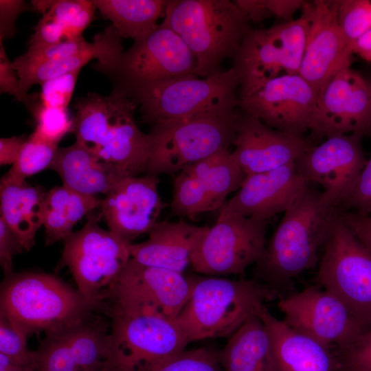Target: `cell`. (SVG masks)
<instances>
[{
	"mask_svg": "<svg viewBox=\"0 0 371 371\" xmlns=\"http://www.w3.org/2000/svg\"><path fill=\"white\" fill-rule=\"evenodd\" d=\"M233 146V159L249 176L293 164L313 144L304 136L276 130L240 111Z\"/></svg>",
	"mask_w": 371,
	"mask_h": 371,
	"instance_id": "21",
	"label": "cell"
},
{
	"mask_svg": "<svg viewBox=\"0 0 371 371\" xmlns=\"http://www.w3.org/2000/svg\"><path fill=\"white\" fill-rule=\"evenodd\" d=\"M90 216L65 240L62 265L69 269L77 290L88 301L105 306L104 299L131 258L130 243L98 224Z\"/></svg>",
	"mask_w": 371,
	"mask_h": 371,
	"instance_id": "10",
	"label": "cell"
},
{
	"mask_svg": "<svg viewBox=\"0 0 371 371\" xmlns=\"http://www.w3.org/2000/svg\"><path fill=\"white\" fill-rule=\"evenodd\" d=\"M217 353L224 371H277L270 337L258 314L230 336Z\"/></svg>",
	"mask_w": 371,
	"mask_h": 371,
	"instance_id": "30",
	"label": "cell"
},
{
	"mask_svg": "<svg viewBox=\"0 0 371 371\" xmlns=\"http://www.w3.org/2000/svg\"><path fill=\"white\" fill-rule=\"evenodd\" d=\"M75 109L71 132L76 143L128 177L146 173L148 137L135 122L137 106L131 98L115 89L109 95L88 93Z\"/></svg>",
	"mask_w": 371,
	"mask_h": 371,
	"instance_id": "2",
	"label": "cell"
},
{
	"mask_svg": "<svg viewBox=\"0 0 371 371\" xmlns=\"http://www.w3.org/2000/svg\"><path fill=\"white\" fill-rule=\"evenodd\" d=\"M310 27L299 74L320 93L339 70L351 66L353 55L339 24L333 1H306Z\"/></svg>",
	"mask_w": 371,
	"mask_h": 371,
	"instance_id": "20",
	"label": "cell"
},
{
	"mask_svg": "<svg viewBox=\"0 0 371 371\" xmlns=\"http://www.w3.org/2000/svg\"><path fill=\"white\" fill-rule=\"evenodd\" d=\"M207 228L183 221L157 222L146 240L130 243L131 258L144 265L183 273L191 266L194 251Z\"/></svg>",
	"mask_w": 371,
	"mask_h": 371,
	"instance_id": "25",
	"label": "cell"
},
{
	"mask_svg": "<svg viewBox=\"0 0 371 371\" xmlns=\"http://www.w3.org/2000/svg\"><path fill=\"white\" fill-rule=\"evenodd\" d=\"M352 49L353 54L371 63V29L355 41Z\"/></svg>",
	"mask_w": 371,
	"mask_h": 371,
	"instance_id": "50",
	"label": "cell"
},
{
	"mask_svg": "<svg viewBox=\"0 0 371 371\" xmlns=\"http://www.w3.org/2000/svg\"><path fill=\"white\" fill-rule=\"evenodd\" d=\"M238 112L161 122L148 134L146 175H177L187 166L233 145Z\"/></svg>",
	"mask_w": 371,
	"mask_h": 371,
	"instance_id": "7",
	"label": "cell"
},
{
	"mask_svg": "<svg viewBox=\"0 0 371 371\" xmlns=\"http://www.w3.org/2000/svg\"><path fill=\"white\" fill-rule=\"evenodd\" d=\"M80 71L69 72L43 84L40 94L43 104L67 109Z\"/></svg>",
	"mask_w": 371,
	"mask_h": 371,
	"instance_id": "44",
	"label": "cell"
},
{
	"mask_svg": "<svg viewBox=\"0 0 371 371\" xmlns=\"http://www.w3.org/2000/svg\"><path fill=\"white\" fill-rule=\"evenodd\" d=\"M0 371H36V366L15 363L7 356L0 353Z\"/></svg>",
	"mask_w": 371,
	"mask_h": 371,
	"instance_id": "51",
	"label": "cell"
},
{
	"mask_svg": "<svg viewBox=\"0 0 371 371\" xmlns=\"http://www.w3.org/2000/svg\"><path fill=\"white\" fill-rule=\"evenodd\" d=\"M36 128L30 137L57 145L62 138L71 132L74 119H71L67 108L47 106L43 104L32 115Z\"/></svg>",
	"mask_w": 371,
	"mask_h": 371,
	"instance_id": "37",
	"label": "cell"
},
{
	"mask_svg": "<svg viewBox=\"0 0 371 371\" xmlns=\"http://www.w3.org/2000/svg\"><path fill=\"white\" fill-rule=\"evenodd\" d=\"M300 17L264 29H252L232 58L238 89L286 74H299L310 27L303 9Z\"/></svg>",
	"mask_w": 371,
	"mask_h": 371,
	"instance_id": "12",
	"label": "cell"
},
{
	"mask_svg": "<svg viewBox=\"0 0 371 371\" xmlns=\"http://www.w3.org/2000/svg\"><path fill=\"white\" fill-rule=\"evenodd\" d=\"M46 192L25 181L3 176L0 183L1 218L13 232L24 251L35 244V236L43 225Z\"/></svg>",
	"mask_w": 371,
	"mask_h": 371,
	"instance_id": "28",
	"label": "cell"
},
{
	"mask_svg": "<svg viewBox=\"0 0 371 371\" xmlns=\"http://www.w3.org/2000/svg\"><path fill=\"white\" fill-rule=\"evenodd\" d=\"M144 371H224L217 352L206 348L183 350Z\"/></svg>",
	"mask_w": 371,
	"mask_h": 371,
	"instance_id": "36",
	"label": "cell"
},
{
	"mask_svg": "<svg viewBox=\"0 0 371 371\" xmlns=\"http://www.w3.org/2000/svg\"><path fill=\"white\" fill-rule=\"evenodd\" d=\"M339 197L307 186L284 212L256 263V278L280 291L293 278L313 268L335 220L344 212Z\"/></svg>",
	"mask_w": 371,
	"mask_h": 371,
	"instance_id": "1",
	"label": "cell"
},
{
	"mask_svg": "<svg viewBox=\"0 0 371 371\" xmlns=\"http://www.w3.org/2000/svg\"><path fill=\"white\" fill-rule=\"evenodd\" d=\"M341 218L360 242L371 252V216L342 212Z\"/></svg>",
	"mask_w": 371,
	"mask_h": 371,
	"instance_id": "48",
	"label": "cell"
},
{
	"mask_svg": "<svg viewBox=\"0 0 371 371\" xmlns=\"http://www.w3.org/2000/svg\"><path fill=\"white\" fill-rule=\"evenodd\" d=\"M49 168L58 174L63 186L91 196L106 194L123 179L131 177L76 142L58 148Z\"/></svg>",
	"mask_w": 371,
	"mask_h": 371,
	"instance_id": "27",
	"label": "cell"
},
{
	"mask_svg": "<svg viewBox=\"0 0 371 371\" xmlns=\"http://www.w3.org/2000/svg\"><path fill=\"white\" fill-rule=\"evenodd\" d=\"M92 68L106 76L113 89L125 90L188 75H196L195 58L182 38L161 24L109 65Z\"/></svg>",
	"mask_w": 371,
	"mask_h": 371,
	"instance_id": "11",
	"label": "cell"
},
{
	"mask_svg": "<svg viewBox=\"0 0 371 371\" xmlns=\"http://www.w3.org/2000/svg\"><path fill=\"white\" fill-rule=\"evenodd\" d=\"M121 39L122 37L111 25L103 32L95 35L91 48L75 56L30 65L13 63L20 81L21 93L28 98L31 94L27 92L32 85L38 84L41 86L50 80L80 70L92 59H98L97 63L101 65L115 61L124 52Z\"/></svg>",
	"mask_w": 371,
	"mask_h": 371,
	"instance_id": "29",
	"label": "cell"
},
{
	"mask_svg": "<svg viewBox=\"0 0 371 371\" xmlns=\"http://www.w3.org/2000/svg\"><path fill=\"white\" fill-rule=\"evenodd\" d=\"M193 278L144 265L131 258L106 294V312L146 313L175 319L192 287Z\"/></svg>",
	"mask_w": 371,
	"mask_h": 371,
	"instance_id": "15",
	"label": "cell"
},
{
	"mask_svg": "<svg viewBox=\"0 0 371 371\" xmlns=\"http://www.w3.org/2000/svg\"><path fill=\"white\" fill-rule=\"evenodd\" d=\"M333 2L340 27L352 48L355 41L371 29V1L335 0Z\"/></svg>",
	"mask_w": 371,
	"mask_h": 371,
	"instance_id": "35",
	"label": "cell"
},
{
	"mask_svg": "<svg viewBox=\"0 0 371 371\" xmlns=\"http://www.w3.org/2000/svg\"><path fill=\"white\" fill-rule=\"evenodd\" d=\"M105 306L86 300L56 276L38 272L12 273L0 288V314L27 337L45 334L80 320Z\"/></svg>",
	"mask_w": 371,
	"mask_h": 371,
	"instance_id": "5",
	"label": "cell"
},
{
	"mask_svg": "<svg viewBox=\"0 0 371 371\" xmlns=\"http://www.w3.org/2000/svg\"><path fill=\"white\" fill-rule=\"evenodd\" d=\"M23 251L13 232L0 217V265L5 276L13 273V258Z\"/></svg>",
	"mask_w": 371,
	"mask_h": 371,
	"instance_id": "46",
	"label": "cell"
},
{
	"mask_svg": "<svg viewBox=\"0 0 371 371\" xmlns=\"http://www.w3.org/2000/svg\"><path fill=\"white\" fill-rule=\"evenodd\" d=\"M341 214L335 220L324 245L317 280L363 326L370 329L371 252L345 223Z\"/></svg>",
	"mask_w": 371,
	"mask_h": 371,
	"instance_id": "9",
	"label": "cell"
},
{
	"mask_svg": "<svg viewBox=\"0 0 371 371\" xmlns=\"http://www.w3.org/2000/svg\"><path fill=\"white\" fill-rule=\"evenodd\" d=\"M55 1H32L31 8L34 11L41 13L43 15L47 12L54 5Z\"/></svg>",
	"mask_w": 371,
	"mask_h": 371,
	"instance_id": "52",
	"label": "cell"
},
{
	"mask_svg": "<svg viewBox=\"0 0 371 371\" xmlns=\"http://www.w3.org/2000/svg\"><path fill=\"white\" fill-rule=\"evenodd\" d=\"M65 40L63 25L47 14L43 15L32 35L28 50L45 48Z\"/></svg>",
	"mask_w": 371,
	"mask_h": 371,
	"instance_id": "45",
	"label": "cell"
},
{
	"mask_svg": "<svg viewBox=\"0 0 371 371\" xmlns=\"http://www.w3.org/2000/svg\"><path fill=\"white\" fill-rule=\"evenodd\" d=\"M0 93H8L23 102L33 114L41 106V100L38 93H33L28 98L24 96L21 91L20 81L17 72L8 58L3 42H0Z\"/></svg>",
	"mask_w": 371,
	"mask_h": 371,
	"instance_id": "43",
	"label": "cell"
},
{
	"mask_svg": "<svg viewBox=\"0 0 371 371\" xmlns=\"http://www.w3.org/2000/svg\"><path fill=\"white\" fill-rule=\"evenodd\" d=\"M58 148L57 145L29 137L17 160L4 176L15 180L25 181L27 177L49 168Z\"/></svg>",
	"mask_w": 371,
	"mask_h": 371,
	"instance_id": "33",
	"label": "cell"
},
{
	"mask_svg": "<svg viewBox=\"0 0 371 371\" xmlns=\"http://www.w3.org/2000/svg\"><path fill=\"white\" fill-rule=\"evenodd\" d=\"M193 287L175 321L190 342L232 336L265 303L282 297L257 280L192 276Z\"/></svg>",
	"mask_w": 371,
	"mask_h": 371,
	"instance_id": "4",
	"label": "cell"
},
{
	"mask_svg": "<svg viewBox=\"0 0 371 371\" xmlns=\"http://www.w3.org/2000/svg\"><path fill=\"white\" fill-rule=\"evenodd\" d=\"M93 42L86 41L82 36L71 40H64L59 43L45 48L27 50L25 54L16 58L13 63L30 65L64 59L89 49L93 45Z\"/></svg>",
	"mask_w": 371,
	"mask_h": 371,
	"instance_id": "41",
	"label": "cell"
},
{
	"mask_svg": "<svg viewBox=\"0 0 371 371\" xmlns=\"http://www.w3.org/2000/svg\"><path fill=\"white\" fill-rule=\"evenodd\" d=\"M267 223L221 207L194 249L191 267L208 276L243 273L265 251Z\"/></svg>",
	"mask_w": 371,
	"mask_h": 371,
	"instance_id": "14",
	"label": "cell"
},
{
	"mask_svg": "<svg viewBox=\"0 0 371 371\" xmlns=\"http://www.w3.org/2000/svg\"><path fill=\"white\" fill-rule=\"evenodd\" d=\"M102 201L63 185L47 192L43 205L45 244L65 241L74 232V225L84 216L100 207Z\"/></svg>",
	"mask_w": 371,
	"mask_h": 371,
	"instance_id": "31",
	"label": "cell"
},
{
	"mask_svg": "<svg viewBox=\"0 0 371 371\" xmlns=\"http://www.w3.org/2000/svg\"><path fill=\"white\" fill-rule=\"evenodd\" d=\"M258 315L270 337L277 371H338L333 348L291 329L265 305Z\"/></svg>",
	"mask_w": 371,
	"mask_h": 371,
	"instance_id": "26",
	"label": "cell"
},
{
	"mask_svg": "<svg viewBox=\"0 0 371 371\" xmlns=\"http://www.w3.org/2000/svg\"><path fill=\"white\" fill-rule=\"evenodd\" d=\"M304 0H235L249 21L258 22L276 17L282 22L293 20L294 14L302 10Z\"/></svg>",
	"mask_w": 371,
	"mask_h": 371,
	"instance_id": "38",
	"label": "cell"
},
{
	"mask_svg": "<svg viewBox=\"0 0 371 371\" xmlns=\"http://www.w3.org/2000/svg\"><path fill=\"white\" fill-rule=\"evenodd\" d=\"M357 133L371 134V83L346 67L324 86L318 100L314 138Z\"/></svg>",
	"mask_w": 371,
	"mask_h": 371,
	"instance_id": "19",
	"label": "cell"
},
{
	"mask_svg": "<svg viewBox=\"0 0 371 371\" xmlns=\"http://www.w3.org/2000/svg\"><path fill=\"white\" fill-rule=\"evenodd\" d=\"M239 78L232 67L207 77L188 75L125 90L150 126L200 115L236 113Z\"/></svg>",
	"mask_w": 371,
	"mask_h": 371,
	"instance_id": "6",
	"label": "cell"
},
{
	"mask_svg": "<svg viewBox=\"0 0 371 371\" xmlns=\"http://www.w3.org/2000/svg\"><path fill=\"white\" fill-rule=\"evenodd\" d=\"M246 177L229 150L191 164L175 175L171 214L194 219L221 208L227 195L239 190Z\"/></svg>",
	"mask_w": 371,
	"mask_h": 371,
	"instance_id": "18",
	"label": "cell"
},
{
	"mask_svg": "<svg viewBox=\"0 0 371 371\" xmlns=\"http://www.w3.org/2000/svg\"><path fill=\"white\" fill-rule=\"evenodd\" d=\"M293 164L249 175L237 193L221 207L231 212L267 221L284 212L308 186Z\"/></svg>",
	"mask_w": 371,
	"mask_h": 371,
	"instance_id": "24",
	"label": "cell"
},
{
	"mask_svg": "<svg viewBox=\"0 0 371 371\" xmlns=\"http://www.w3.org/2000/svg\"><path fill=\"white\" fill-rule=\"evenodd\" d=\"M339 201L344 212L355 209L361 214L371 212V157L351 186L341 194Z\"/></svg>",
	"mask_w": 371,
	"mask_h": 371,
	"instance_id": "40",
	"label": "cell"
},
{
	"mask_svg": "<svg viewBox=\"0 0 371 371\" xmlns=\"http://www.w3.org/2000/svg\"><path fill=\"white\" fill-rule=\"evenodd\" d=\"M109 371H144L186 350L190 343L175 319L110 310Z\"/></svg>",
	"mask_w": 371,
	"mask_h": 371,
	"instance_id": "8",
	"label": "cell"
},
{
	"mask_svg": "<svg viewBox=\"0 0 371 371\" xmlns=\"http://www.w3.org/2000/svg\"><path fill=\"white\" fill-rule=\"evenodd\" d=\"M27 336L8 317L0 314V353L22 366H36L37 352L27 348Z\"/></svg>",
	"mask_w": 371,
	"mask_h": 371,
	"instance_id": "39",
	"label": "cell"
},
{
	"mask_svg": "<svg viewBox=\"0 0 371 371\" xmlns=\"http://www.w3.org/2000/svg\"><path fill=\"white\" fill-rule=\"evenodd\" d=\"M96 9L93 1L58 0L45 14L60 22L64 27L65 40H71L82 36L94 19Z\"/></svg>",
	"mask_w": 371,
	"mask_h": 371,
	"instance_id": "34",
	"label": "cell"
},
{
	"mask_svg": "<svg viewBox=\"0 0 371 371\" xmlns=\"http://www.w3.org/2000/svg\"><path fill=\"white\" fill-rule=\"evenodd\" d=\"M97 9L122 38L134 42L142 40L159 25L157 19L164 10L166 0H94Z\"/></svg>",
	"mask_w": 371,
	"mask_h": 371,
	"instance_id": "32",
	"label": "cell"
},
{
	"mask_svg": "<svg viewBox=\"0 0 371 371\" xmlns=\"http://www.w3.org/2000/svg\"><path fill=\"white\" fill-rule=\"evenodd\" d=\"M29 8L23 0H0V42L15 34L18 16Z\"/></svg>",
	"mask_w": 371,
	"mask_h": 371,
	"instance_id": "47",
	"label": "cell"
},
{
	"mask_svg": "<svg viewBox=\"0 0 371 371\" xmlns=\"http://www.w3.org/2000/svg\"><path fill=\"white\" fill-rule=\"evenodd\" d=\"M161 24L186 44L200 77L221 71L222 63L234 57L252 30L246 15L229 0H168Z\"/></svg>",
	"mask_w": 371,
	"mask_h": 371,
	"instance_id": "3",
	"label": "cell"
},
{
	"mask_svg": "<svg viewBox=\"0 0 371 371\" xmlns=\"http://www.w3.org/2000/svg\"><path fill=\"white\" fill-rule=\"evenodd\" d=\"M319 91L299 74L238 89L240 111L284 133L304 137L315 129Z\"/></svg>",
	"mask_w": 371,
	"mask_h": 371,
	"instance_id": "13",
	"label": "cell"
},
{
	"mask_svg": "<svg viewBox=\"0 0 371 371\" xmlns=\"http://www.w3.org/2000/svg\"><path fill=\"white\" fill-rule=\"evenodd\" d=\"M27 139L22 137L0 139V165H13L17 160Z\"/></svg>",
	"mask_w": 371,
	"mask_h": 371,
	"instance_id": "49",
	"label": "cell"
},
{
	"mask_svg": "<svg viewBox=\"0 0 371 371\" xmlns=\"http://www.w3.org/2000/svg\"><path fill=\"white\" fill-rule=\"evenodd\" d=\"M90 371H109V370L107 368H104L102 370H90Z\"/></svg>",
	"mask_w": 371,
	"mask_h": 371,
	"instance_id": "53",
	"label": "cell"
},
{
	"mask_svg": "<svg viewBox=\"0 0 371 371\" xmlns=\"http://www.w3.org/2000/svg\"><path fill=\"white\" fill-rule=\"evenodd\" d=\"M335 352L338 371H371V328L349 346Z\"/></svg>",
	"mask_w": 371,
	"mask_h": 371,
	"instance_id": "42",
	"label": "cell"
},
{
	"mask_svg": "<svg viewBox=\"0 0 371 371\" xmlns=\"http://www.w3.org/2000/svg\"><path fill=\"white\" fill-rule=\"evenodd\" d=\"M363 136L335 135L313 145L294 162L300 175L308 183L341 196L353 183L367 160L362 147Z\"/></svg>",
	"mask_w": 371,
	"mask_h": 371,
	"instance_id": "23",
	"label": "cell"
},
{
	"mask_svg": "<svg viewBox=\"0 0 371 371\" xmlns=\"http://www.w3.org/2000/svg\"><path fill=\"white\" fill-rule=\"evenodd\" d=\"M157 176L127 177L106 194L100 216L109 230L127 243L149 233L165 207Z\"/></svg>",
	"mask_w": 371,
	"mask_h": 371,
	"instance_id": "22",
	"label": "cell"
},
{
	"mask_svg": "<svg viewBox=\"0 0 371 371\" xmlns=\"http://www.w3.org/2000/svg\"><path fill=\"white\" fill-rule=\"evenodd\" d=\"M278 306L289 328L336 350L349 346L368 330L338 298L319 286L282 297Z\"/></svg>",
	"mask_w": 371,
	"mask_h": 371,
	"instance_id": "16",
	"label": "cell"
},
{
	"mask_svg": "<svg viewBox=\"0 0 371 371\" xmlns=\"http://www.w3.org/2000/svg\"><path fill=\"white\" fill-rule=\"evenodd\" d=\"M99 312L45 334L36 350V371L107 368L110 323Z\"/></svg>",
	"mask_w": 371,
	"mask_h": 371,
	"instance_id": "17",
	"label": "cell"
}]
</instances>
